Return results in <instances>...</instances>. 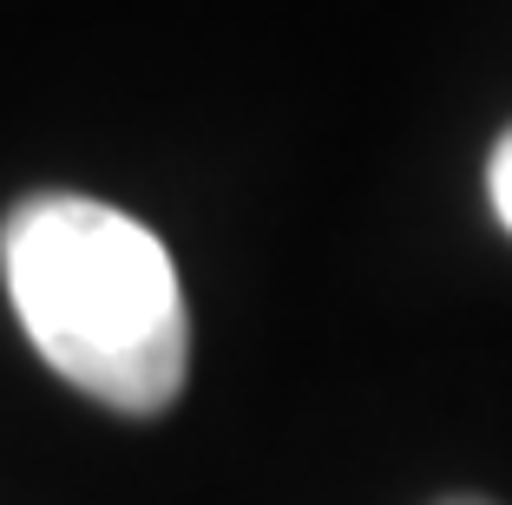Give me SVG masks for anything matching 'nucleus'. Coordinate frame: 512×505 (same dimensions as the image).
<instances>
[{"label": "nucleus", "mask_w": 512, "mask_h": 505, "mask_svg": "<svg viewBox=\"0 0 512 505\" xmlns=\"http://www.w3.org/2000/svg\"><path fill=\"white\" fill-rule=\"evenodd\" d=\"M7 296L79 394L119 414H165L191 368V315L171 250L99 197L46 191L0 223Z\"/></svg>", "instance_id": "1"}, {"label": "nucleus", "mask_w": 512, "mask_h": 505, "mask_svg": "<svg viewBox=\"0 0 512 505\" xmlns=\"http://www.w3.org/2000/svg\"><path fill=\"white\" fill-rule=\"evenodd\" d=\"M486 184H493V210H499V223L512 230V132L499 138V151H493V171H486Z\"/></svg>", "instance_id": "2"}, {"label": "nucleus", "mask_w": 512, "mask_h": 505, "mask_svg": "<svg viewBox=\"0 0 512 505\" xmlns=\"http://www.w3.org/2000/svg\"><path fill=\"white\" fill-rule=\"evenodd\" d=\"M447 505H493V499H447Z\"/></svg>", "instance_id": "3"}]
</instances>
